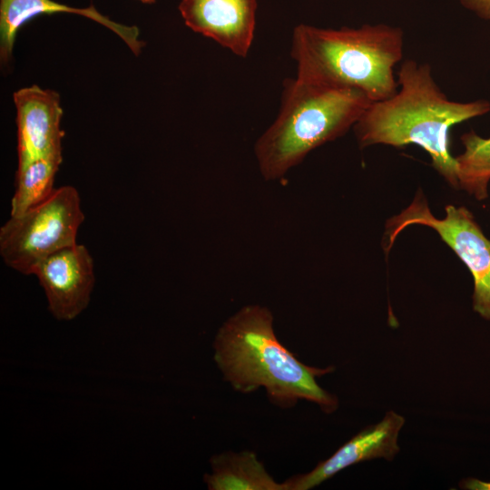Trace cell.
I'll list each match as a JSON object with an SVG mask.
<instances>
[{
	"instance_id": "1",
	"label": "cell",
	"mask_w": 490,
	"mask_h": 490,
	"mask_svg": "<svg viewBox=\"0 0 490 490\" xmlns=\"http://www.w3.org/2000/svg\"><path fill=\"white\" fill-rule=\"evenodd\" d=\"M397 81V93L372 102L354 125L359 147L417 145L428 153L432 166L446 181L459 189L450 131L456 124L488 113L490 103L449 100L435 81L431 66L413 59L401 63Z\"/></svg>"
},
{
	"instance_id": "2",
	"label": "cell",
	"mask_w": 490,
	"mask_h": 490,
	"mask_svg": "<svg viewBox=\"0 0 490 490\" xmlns=\"http://www.w3.org/2000/svg\"><path fill=\"white\" fill-rule=\"evenodd\" d=\"M213 347L224 379L238 392L263 387L279 407H291L300 399L318 405L327 414L338 407L337 397L317 382L334 368H318L299 360L278 339L273 316L266 307L241 308L220 328Z\"/></svg>"
},
{
	"instance_id": "3",
	"label": "cell",
	"mask_w": 490,
	"mask_h": 490,
	"mask_svg": "<svg viewBox=\"0 0 490 490\" xmlns=\"http://www.w3.org/2000/svg\"><path fill=\"white\" fill-rule=\"evenodd\" d=\"M403 54V30L387 24L340 29L299 24L293 32L298 77L357 89L372 102L397 93L394 68Z\"/></svg>"
},
{
	"instance_id": "4",
	"label": "cell",
	"mask_w": 490,
	"mask_h": 490,
	"mask_svg": "<svg viewBox=\"0 0 490 490\" xmlns=\"http://www.w3.org/2000/svg\"><path fill=\"white\" fill-rule=\"evenodd\" d=\"M371 103L357 89L288 80L279 115L255 145L263 178H282L312 150L344 135Z\"/></svg>"
},
{
	"instance_id": "5",
	"label": "cell",
	"mask_w": 490,
	"mask_h": 490,
	"mask_svg": "<svg viewBox=\"0 0 490 490\" xmlns=\"http://www.w3.org/2000/svg\"><path fill=\"white\" fill-rule=\"evenodd\" d=\"M83 220L77 190L69 185L54 189L44 201L2 225L0 255L11 269L31 275L46 257L76 244Z\"/></svg>"
},
{
	"instance_id": "6",
	"label": "cell",
	"mask_w": 490,
	"mask_h": 490,
	"mask_svg": "<svg viewBox=\"0 0 490 490\" xmlns=\"http://www.w3.org/2000/svg\"><path fill=\"white\" fill-rule=\"evenodd\" d=\"M445 211L444 218L435 217L419 191L406 209L387 220L386 251L390 250L398 234L409 226L433 229L468 268L474 279L473 309L490 320V240L466 207L448 204Z\"/></svg>"
},
{
	"instance_id": "7",
	"label": "cell",
	"mask_w": 490,
	"mask_h": 490,
	"mask_svg": "<svg viewBox=\"0 0 490 490\" xmlns=\"http://www.w3.org/2000/svg\"><path fill=\"white\" fill-rule=\"evenodd\" d=\"M33 274L44 289L48 309L56 319H74L88 306L94 272L93 258L85 246L76 243L49 255Z\"/></svg>"
},
{
	"instance_id": "8",
	"label": "cell",
	"mask_w": 490,
	"mask_h": 490,
	"mask_svg": "<svg viewBox=\"0 0 490 490\" xmlns=\"http://www.w3.org/2000/svg\"><path fill=\"white\" fill-rule=\"evenodd\" d=\"M16 109L18 166L44 158L63 156L60 96L32 85L13 94Z\"/></svg>"
},
{
	"instance_id": "9",
	"label": "cell",
	"mask_w": 490,
	"mask_h": 490,
	"mask_svg": "<svg viewBox=\"0 0 490 490\" xmlns=\"http://www.w3.org/2000/svg\"><path fill=\"white\" fill-rule=\"evenodd\" d=\"M404 424L405 418L401 415L388 411L379 423L361 430L310 472L284 481L285 490L311 489L360 462L376 458L392 460L399 452L397 438Z\"/></svg>"
},
{
	"instance_id": "10",
	"label": "cell",
	"mask_w": 490,
	"mask_h": 490,
	"mask_svg": "<svg viewBox=\"0 0 490 490\" xmlns=\"http://www.w3.org/2000/svg\"><path fill=\"white\" fill-rule=\"evenodd\" d=\"M257 0H181L180 13L185 24L245 57L251 46Z\"/></svg>"
},
{
	"instance_id": "11",
	"label": "cell",
	"mask_w": 490,
	"mask_h": 490,
	"mask_svg": "<svg viewBox=\"0 0 490 490\" xmlns=\"http://www.w3.org/2000/svg\"><path fill=\"white\" fill-rule=\"evenodd\" d=\"M66 13L87 17L117 34L138 55L144 43L139 39L136 26L125 25L101 14L93 5L73 7L53 0H0V58L3 64L12 59L14 44L19 29L37 15Z\"/></svg>"
},
{
	"instance_id": "12",
	"label": "cell",
	"mask_w": 490,
	"mask_h": 490,
	"mask_svg": "<svg viewBox=\"0 0 490 490\" xmlns=\"http://www.w3.org/2000/svg\"><path fill=\"white\" fill-rule=\"evenodd\" d=\"M211 466V473L204 475L210 490H285L251 451L214 456Z\"/></svg>"
},
{
	"instance_id": "13",
	"label": "cell",
	"mask_w": 490,
	"mask_h": 490,
	"mask_svg": "<svg viewBox=\"0 0 490 490\" xmlns=\"http://www.w3.org/2000/svg\"><path fill=\"white\" fill-rule=\"evenodd\" d=\"M460 140L464 152L455 157L458 188L483 201L488 196L490 181V136L484 138L471 130Z\"/></svg>"
},
{
	"instance_id": "14",
	"label": "cell",
	"mask_w": 490,
	"mask_h": 490,
	"mask_svg": "<svg viewBox=\"0 0 490 490\" xmlns=\"http://www.w3.org/2000/svg\"><path fill=\"white\" fill-rule=\"evenodd\" d=\"M63 156L40 159L17 168L11 216H17L47 199L54 191L55 174Z\"/></svg>"
},
{
	"instance_id": "15",
	"label": "cell",
	"mask_w": 490,
	"mask_h": 490,
	"mask_svg": "<svg viewBox=\"0 0 490 490\" xmlns=\"http://www.w3.org/2000/svg\"><path fill=\"white\" fill-rule=\"evenodd\" d=\"M467 10L481 19L490 21V0H458Z\"/></svg>"
},
{
	"instance_id": "16",
	"label": "cell",
	"mask_w": 490,
	"mask_h": 490,
	"mask_svg": "<svg viewBox=\"0 0 490 490\" xmlns=\"http://www.w3.org/2000/svg\"><path fill=\"white\" fill-rule=\"evenodd\" d=\"M143 4H153L156 0H138Z\"/></svg>"
}]
</instances>
